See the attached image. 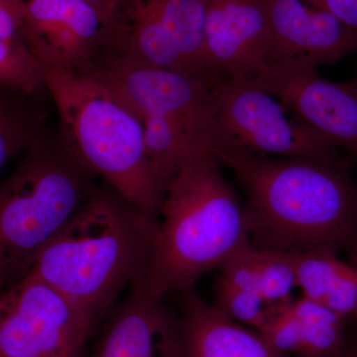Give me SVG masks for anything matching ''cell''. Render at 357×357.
Listing matches in <instances>:
<instances>
[{
    "instance_id": "obj_1",
    "label": "cell",
    "mask_w": 357,
    "mask_h": 357,
    "mask_svg": "<svg viewBox=\"0 0 357 357\" xmlns=\"http://www.w3.org/2000/svg\"><path fill=\"white\" fill-rule=\"evenodd\" d=\"M211 151L245 192L244 213L255 248L337 253L357 243V182L351 164Z\"/></svg>"
},
{
    "instance_id": "obj_2",
    "label": "cell",
    "mask_w": 357,
    "mask_h": 357,
    "mask_svg": "<svg viewBox=\"0 0 357 357\" xmlns=\"http://www.w3.org/2000/svg\"><path fill=\"white\" fill-rule=\"evenodd\" d=\"M158 218L102 182L47 246L32 274L57 289L93 325L146 272Z\"/></svg>"
},
{
    "instance_id": "obj_3",
    "label": "cell",
    "mask_w": 357,
    "mask_h": 357,
    "mask_svg": "<svg viewBox=\"0 0 357 357\" xmlns=\"http://www.w3.org/2000/svg\"><path fill=\"white\" fill-rule=\"evenodd\" d=\"M220 166L204 150L185 159L169 181L151 259L131 285L150 299L194 288L204 273L252 244L243 206Z\"/></svg>"
},
{
    "instance_id": "obj_4",
    "label": "cell",
    "mask_w": 357,
    "mask_h": 357,
    "mask_svg": "<svg viewBox=\"0 0 357 357\" xmlns=\"http://www.w3.org/2000/svg\"><path fill=\"white\" fill-rule=\"evenodd\" d=\"M40 65L57 109L59 131L72 153L95 177L158 218L166 185L152 166L144 129L130 105L95 75Z\"/></svg>"
},
{
    "instance_id": "obj_5",
    "label": "cell",
    "mask_w": 357,
    "mask_h": 357,
    "mask_svg": "<svg viewBox=\"0 0 357 357\" xmlns=\"http://www.w3.org/2000/svg\"><path fill=\"white\" fill-rule=\"evenodd\" d=\"M60 131L45 129L0 183V291L31 273L96 188Z\"/></svg>"
},
{
    "instance_id": "obj_6",
    "label": "cell",
    "mask_w": 357,
    "mask_h": 357,
    "mask_svg": "<svg viewBox=\"0 0 357 357\" xmlns=\"http://www.w3.org/2000/svg\"><path fill=\"white\" fill-rule=\"evenodd\" d=\"M91 75L109 84L138 115L148 156L166 187L185 159L213 147L217 119L206 77L112 55Z\"/></svg>"
},
{
    "instance_id": "obj_7",
    "label": "cell",
    "mask_w": 357,
    "mask_h": 357,
    "mask_svg": "<svg viewBox=\"0 0 357 357\" xmlns=\"http://www.w3.org/2000/svg\"><path fill=\"white\" fill-rule=\"evenodd\" d=\"M217 131L211 150L301 159L331 165L351 160L314 129L290 119L276 98L248 79L211 82Z\"/></svg>"
},
{
    "instance_id": "obj_8",
    "label": "cell",
    "mask_w": 357,
    "mask_h": 357,
    "mask_svg": "<svg viewBox=\"0 0 357 357\" xmlns=\"http://www.w3.org/2000/svg\"><path fill=\"white\" fill-rule=\"evenodd\" d=\"M204 9V0H114L107 55L208 79Z\"/></svg>"
},
{
    "instance_id": "obj_9",
    "label": "cell",
    "mask_w": 357,
    "mask_h": 357,
    "mask_svg": "<svg viewBox=\"0 0 357 357\" xmlns=\"http://www.w3.org/2000/svg\"><path fill=\"white\" fill-rule=\"evenodd\" d=\"M93 330L79 307L36 275L0 291L4 357H83Z\"/></svg>"
},
{
    "instance_id": "obj_10",
    "label": "cell",
    "mask_w": 357,
    "mask_h": 357,
    "mask_svg": "<svg viewBox=\"0 0 357 357\" xmlns=\"http://www.w3.org/2000/svg\"><path fill=\"white\" fill-rule=\"evenodd\" d=\"M26 39L40 64L88 76L107 54V17L84 0H26Z\"/></svg>"
},
{
    "instance_id": "obj_11",
    "label": "cell",
    "mask_w": 357,
    "mask_h": 357,
    "mask_svg": "<svg viewBox=\"0 0 357 357\" xmlns=\"http://www.w3.org/2000/svg\"><path fill=\"white\" fill-rule=\"evenodd\" d=\"M248 79L357 164V76L335 83L317 69L266 68Z\"/></svg>"
},
{
    "instance_id": "obj_12",
    "label": "cell",
    "mask_w": 357,
    "mask_h": 357,
    "mask_svg": "<svg viewBox=\"0 0 357 357\" xmlns=\"http://www.w3.org/2000/svg\"><path fill=\"white\" fill-rule=\"evenodd\" d=\"M269 39L266 68L318 69L357 49V33L304 0H265Z\"/></svg>"
},
{
    "instance_id": "obj_13",
    "label": "cell",
    "mask_w": 357,
    "mask_h": 357,
    "mask_svg": "<svg viewBox=\"0 0 357 357\" xmlns=\"http://www.w3.org/2000/svg\"><path fill=\"white\" fill-rule=\"evenodd\" d=\"M208 81L251 79L265 69L269 26L265 0H204Z\"/></svg>"
},
{
    "instance_id": "obj_14",
    "label": "cell",
    "mask_w": 357,
    "mask_h": 357,
    "mask_svg": "<svg viewBox=\"0 0 357 357\" xmlns=\"http://www.w3.org/2000/svg\"><path fill=\"white\" fill-rule=\"evenodd\" d=\"M95 357H180V321L131 286L105 324Z\"/></svg>"
},
{
    "instance_id": "obj_15",
    "label": "cell",
    "mask_w": 357,
    "mask_h": 357,
    "mask_svg": "<svg viewBox=\"0 0 357 357\" xmlns=\"http://www.w3.org/2000/svg\"><path fill=\"white\" fill-rule=\"evenodd\" d=\"M182 294L180 357H291L276 351L257 331L208 304L195 287Z\"/></svg>"
},
{
    "instance_id": "obj_16",
    "label": "cell",
    "mask_w": 357,
    "mask_h": 357,
    "mask_svg": "<svg viewBox=\"0 0 357 357\" xmlns=\"http://www.w3.org/2000/svg\"><path fill=\"white\" fill-rule=\"evenodd\" d=\"M297 287L304 297L349 321L357 319V272L337 253L316 250L291 252Z\"/></svg>"
},
{
    "instance_id": "obj_17",
    "label": "cell",
    "mask_w": 357,
    "mask_h": 357,
    "mask_svg": "<svg viewBox=\"0 0 357 357\" xmlns=\"http://www.w3.org/2000/svg\"><path fill=\"white\" fill-rule=\"evenodd\" d=\"M0 84L36 98L46 91L26 39V0H0Z\"/></svg>"
},
{
    "instance_id": "obj_18",
    "label": "cell",
    "mask_w": 357,
    "mask_h": 357,
    "mask_svg": "<svg viewBox=\"0 0 357 357\" xmlns=\"http://www.w3.org/2000/svg\"><path fill=\"white\" fill-rule=\"evenodd\" d=\"M38 98L0 84V172L47 128Z\"/></svg>"
},
{
    "instance_id": "obj_19",
    "label": "cell",
    "mask_w": 357,
    "mask_h": 357,
    "mask_svg": "<svg viewBox=\"0 0 357 357\" xmlns=\"http://www.w3.org/2000/svg\"><path fill=\"white\" fill-rule=\"evenodd\" d=\"M291 312L304 331L302 357H340L349 340V319L314 301L293 300Z\"/></svg>"
},
{
    "instance_id": "obj_20",
    "label": "cell",
    "mask_w": 357,
    "mask_h": 357,
    "mask_svg": "<svg viewBox=\"0 0 357 357\" xmlns=\"http://www.w3.org/2000/svg\"><path fill=\"white\" fill-rule=\"evenodd\" d=\"M257 268L258 286L268 306L276 310L291 304L293 290L297 287L291 252L257 249Z\"/></svg>"
},
{
    "instance_id": "obj_21",
    "label": "cell",
    "mask_w": 357,
    "mask_h": 357,
    "mask_svg": "<svg viewBox=\"0 0 357 357\" xmlns=\"http://www.w3.org/2000/svg\"><path fill=\"white\" fill-rule=\"evenodd\" d=\"M307 6L328 11L357 33V0H304Z\"/></svg>"
},
{
    "instance_id": "obj_22",
    "label": "cell",
    "mask_w": 357,
    "mask_h": 357,
    "mask_svg": "<svg viewBox=\"0 0 357 357\" xmlns=\"http://www.w3.org/2000/svg\"><path fill=\"white\" fill-rule=\"evenodd\" d=\"M352 325L356 326V335L352 337H349V335L347 347H345L344 351L340 357H357V326L354 323H352Z\"/></svg>"
},
{
    "instance_id": "obj_23",
    "label": "cell",
    "mask_w": 357,
    "mask_h": 357,
    "mask_svg": "<svg viewBox=\"0 0 357 357\" xmlns=\"http://www.w3.org/2000/svg\"><path fill=\"white\" fill-rule=\"evenodd\" d=\"M84 1L89 2V3L98 7L105 14V17H107V14L109 13L114 0H84Z\"/></svg>"
},
{
    "instance_id": "obj_24",
    "label": "cell",
    "mask_w": 357,
    "mask_h": 357,
    "mask_svg": "<svg viewBox=\"0 0 357 357\" xmlns=\"http://www.w3.org/2000/svg\"><path fill=\"white\" fill-rule=\"evenodd\" d=\"M347 252H349V259H351V265L357 272V243H354V245L347 250Z\"/></svg>"
},
{
    "instance_id": "obj_25",
    "label": "cell",
    "mask_w": 357,
    "mask_h": 357,
    "mask_svg": "<svg viewBox=\"0 0 357 357\" xmlns=\"http://www.w3.org/2000/svg\"><path fill=\"white\" fill-rule=\"evenodd\" d=\"M352 321V323H354V324H356V325L357 326V319H354V321Z\"/></svg>"
},
{
    "instance_id": "obj_26",
    "label": "cell",
    "mask_w": 357,
    "mask_h": 357,
    "mask_svg": "<svg viewBox=\"0 0 357 357\" xmlns=\"http://www.w3.org/2000/svg\"><path fill=\"white\" fill-rule=\"evenodd\" d=\"M0 357H4L3 356H2V354H0Z\"/></svg>"
}]
</instances>
